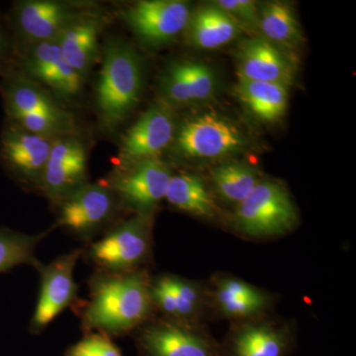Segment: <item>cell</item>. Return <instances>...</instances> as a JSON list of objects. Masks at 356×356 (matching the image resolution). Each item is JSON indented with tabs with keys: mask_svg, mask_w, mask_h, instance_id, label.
<instances>
[{
	"mask_svg": "<svg viewBox=\"0 0 356 356\" xmlns=\"http://www.w3.org/2000/svg\"><path fill=\"white\" fill-rule=\"evenodd\" d=\"M191 13L181 0H140L122 9L120 15L140 41L159 48L186 30Z\"/></svg>",
	"mask_w": 356,
	"mask_h": 356,
	"instance_id": "11",
	"label": "cell"
},
{
	"mask_svg": "<svg viewBox=\"0 0 356 356\" xmlns=\"http://www.w3.org/2000/svg\"><path fill=\"white\" fill-rule=\"evenodd\" d=\"M152 218L135 215L114 225L99 240L83 248L88 261L99 273H126L139 270L152 252Z\"/></svg>",
	"mask_w": 356,
	"mask_h": 356,
	"instance_id": "4",
	"label": "cell"
},
{
	"mask_svg": "<svg viewBox=\"0 0 356 356\" xmlns=\"http://www.w3.org/2000/svg\"><path fill=\"white\" fill-rule=\"evenodd\" d=\"M259 31L262 38L280 47H294L302 39L301 27L290 4L271 1L261 6Z\"/></svg>",
	"mask_w": 356,
	"mask_h": 356,
	"instance_id": "27",
	"label": "cell"
},
{
	"mask_svg": "<svg viewBox=\"0 0 356 356\" xmlns=\"http://www.w3.org/2000/svg\"><path fill=\"white\" fill-rule=\"evenodd\" d=\"M229 14L242 28L252 31L259 30L261 6L254 0H218L213 2Z\"/></svg>",
	"mask_w": 356,
	"mask_h": 356,
	"instance_id": "30",
	"label": "cell"
},
{
	"mask_svg": "<svg viewBox=\"0 0 356 356\" xmlns=\"http://www.w3.org/2000/svg\"><path fill=\"white\" fill-rule=\"evenodd\" d=\"M57 224L81 240L95 238L108 226L119 202L108 185L86 182L57 203Z\"/></svg>",
	"mask_w": 356,
	"mask_h": 356,
	"instance_id": "7",
	"label": "cell"
},
{
	"mask_svg": "<svg viewBox=\"0 0 356 356\" xmlns=\"http://www.w3.org/2000/svg\"><path fill=\"white\" fill-rule=\"evenodd\" d=\"M235 91L243 104L262 121L280 120L286 112L287 86L238 79Z\"/></svg>",
	"mask_w": 356,
	"mask_h": 356,
	"instance_id": "25",
	"label": "cell"
},
{
	"mask_svg": "<svg viewBox=\"0 0 356 356\" xmlns=\"http://www.w3.org/2000/svg\"><path fill=\"white\" fill-rule=\"evenodd\" d=\"M146 271L97 273L91 278L89 300L81 314L86 332L124 336L149 322L154 309Z\"/></svg>",
	"mask_w": 356,
	"mask_h": 356,
	"instance_id": "1",
	"label": "cell"
},
{
	"mask_svg": "<svg viewBox=\"0 0 356 356\" xmlns=\"http://www.w3.org/2000/svg\"><path fill=\"white\" fill-rule=\"evenodd\" d=\"M177 129L172 107L161 100L154 103L122 136L119 168L161 159V154L172 146Z\"/></svg>",
	"mask_w": 356,
	"mask_h": 356,
	"instance_id": "10",
	"label": "cell"
},
{
	"mask_svg": "<svg viewBox=\"0 0 356 356\" xmlns=\"http://www.w3.org/2000/svg\"><path fill=\"white\" fill-rule=\"evenodd\" d=\"M88 181V153L76 135L55 139L39 188L57 203Z\"/></svg>",
	"mask_w": 356,
	"mask_h": 356,
	"instance_id": "14",
	"label": "cell"
},
{
	"mask_svg": "<svg viewBox=\"0 0 356 356\" xmlns=\"http://www.w3.org/2000/svg\"><path fill=\"white\" fill-rule=\"evenodd\" d=\"M139 329L137 343L143 356H219L217 346L191 325L163 320Z\"/></svg>",
	"mask_w": 356,
	"mask_h": 356,
	"instance_id": "15",
	"label": "cell"
},
{
	"mask_svg": "<svg viewBox=\"0 0 356 356\" xmlns=\"http://www.w3.org/2000/svg\"><path fill=\"white\" fill-rule=\"evenodd\" d=\"M211 179L222 200L238 206L252 193L262 178L252 165L228 161L213 168Z\"/></svg>",
	"mask_w": 356,
	"mask_h": 356,
	"instance_id": "26",
	"label": "cell"
},
{
	"mask_svg": "<svg viewBox=\"0 0 356 356\" xmlns=\"http://www.w3.org/2000/svg\"><path fill=\"white\" fill-rule=\"evenodd\" d=\"M247 322L236 327L231 337V356H286L290 336L285 327L254 320Z\"/></svg>",
	"mask_w": 356,
	"mask_h": 356,
	"instance_id": "22",
	"label": "cell"
},
{
	"mask_svg": "<svg viewBox=\"0 0 356 356\" xmlns=\"http://www.w3.org/2000/svg\"><path fill=\"white\" fill-rule=\"evenodd\" d=\"M297 208L280 182L262 179L242 203L236 206L233 226L250 238L285 235L296 227Z\"/></svg>",
	"mask_w": 356,
	"mask_h": 356,
	"instance_id": "3",
	"label": "cell"
},
{
	"mask_svg": "<svg viewBox=\"0 0 356 356\" xmlns=\"http://www.w3.org/2000/svg\"><path fill=\"white\" fill-rule=\"evenodd\" d=\"M165 200L175 209L194 216L213 218L217 214L214 197L202 179L191 173L172 175Z\"/></svg>",
	"mask_w": 356,
	"mask_h": 356,
	"instance_id": "24",
	"label": "cell"
},
{
	"mask_svg": "<svg viewBox=\"0 0 356 356\" xmlns=\"http://www.w3.org/2000/svg\"><path fill=\"white\" fill-rule=\"evenodd\" d=\"M213 300L225 318L245 322L259 318L271 303L266 292L232 276H224L215 282Z\"/></svg>",
	"mask_w": 356,
	"mask_h": 356,
	"instance_id": "21",
	"label": "cell"
},
{
	"mask_svg": "<svg viewBox=\"0 0 356 356\" xmlns=\"http://www.w3.org/2000/svg\"><path fill=\"white\" fill-rule=\"evenodd\" d=\"M242 30L243 28L228 13L211 3L192 11L185 31L192 46L213 50L233 42Z\"/></svg>",
	"mask_w": 356,
	"mask_h": 356,
	"instance_id": "23",
	"label": "cell"
},
{
	"mask_svg": "<svg viewBox=\"0 0 356 356\" xmlns=\"http://www.w3.org/2000/svg\"><path fill=\"white\" fill-rule=\"evenodd\" d=\"M149 293L154 308L161 311L166 320L191 325L202 312V290L193 281L165 274L151 280Z\"/></svg>",
	"mask_w": 356,
	"mask_h": 356,
	"instance_id": "19",
	"label": "cell"
},
{
	"mask_svg": "<svg viewBox=\"0 0 356 356\" xmlns=\"http://www.w3.org/2000/svg\"><path fill=\"white\" fill-rule=\"evenodd\" d=\"M172 147L179 158L211 161L241 153L248 147V140L234 122L209 112L187 118L177 126Z\"/></svg>",
	"mask_w": 356,
	"mask_h": 356,
	"instance_id": "5",
	"label": "cell"
},
{
	"mask_svg": "<svg viewBox=\"0 0 356 356\" xmlns=\"http://www.w3.org/2000/svg\"><path fill=\"white\" fill-rule=\"evenodd\" d=\"M89 4L54 0H24L14 4L9 23L21 48L57 40L67 26L90 11Z\"/></svg>",
	"mask_w": 356,
	"mask_h": 356,
	"instance_id": "6",
	"label": "cell"
},
{
	"mask_svg": "<svg viewBox=\"0 0 356 356\" xmlns=\"http://www.w3.org/2000/svg\"><path fill=\"white\" fill-rule=\"evenodd\" d=\"M54 140L6 120L0 136L2 165L19 184L39 187Z\"/></svg>",
	"mask_w": 356,
	"mask_h": 356,
	"instance_id": "12",
	"label": "cell"
},
{
	"mask_svg": "<svg viewBox=\"0 0 356 356\" xmlns=\"http://www.w3.org/2000/svg\"><path fill=\"white\" fill-rule=\"evenodd\" d=\"M83 254V248H76L54 259L50 264L40 262V292L36 308L30 321V332L38 334L62 314L74 305L79 285L74 280V269Z\"/></svg>",
	"mask_w": 356,
	"mask_h": 356,
	"instance_id": "8",
	"label": "cell"
},
{
	"mask_svg": "<svg viewBox=\"0 0 356 356\" xmlns=\"http://www.w3.org/2000/svg\"><path fill=\"white\" fill-rule=\"evenodd\" d=\"M46 236L47 233L28 235L0 227V274L21 266L36 268L40 261L35 252Z\"/></svg>",
	"mask_w": 356,
	"mask_h": 356,
	"instance_id": "28",
	"label": "cell"
},
{
	"mask_svg": "<svg viewBox=\"0 0 356 356\" xmlns=\"http://www.w3.org/2000/svg\"><path fill=\"white\" fill-rule=\"evenodd\" d=\"M144 86V65L137 50L123 40L107 42L95 86L98 120L105 132H114L130 116Z\"/></svg>",
	"mask_w": 356,
	"mask_h": 356,
	"instance_id": "2",
	"label": "cell"
},
{
	"mask_svg": "<svg viewBox=\"0 0 356 356\" xmlns=\"http://www.w3.org/2000/svg\"><path fill=\"white\" fill-rule=\"evenodd\" d=\"M13 44L6 26L0 19V74L13 67Z\"/></svg>",
	"mask_w": 356,
	"mask_h": 356,
	"instance_id": "31",
	"label": "cell"
},
{
	"mask_svg": "<svg viewBox=\"0 0 356 356\" xmlns=\"http://www.w3.org/2000/svg\"><path fill=\"white\" fill-rule=\"evenodd\" d=\"M238 79L289 86L295 77L294 62L281 47L259 37L242 42L236 53Z\"/></svg>",
	"mask_w": 356,
	"mask_h": 356,
	"instance_id": "16",
	"label": "cell"
},
{
	"mask_svg": "<svg viewBox=\"0 0 356 356\" xmlns=\"http://www.w3.org/2000/svg\"><path fill=\"white\" fill-rule=\"evenodd\" d=\"M103 20L97 13L88 11L67 26L56 40L65 62L84 79L99 57Z\"/></svg>",
	"mask_w": 356,
	"mask_h": 356,
	"instance_id": "20",
	"label": "cell"
},
{
	"mask_svg": "<svg viewBox=\"0 0 356 356\" xmlns=\"http://www.w3.org/2000/svg\"><path fill=\"white\" fill-rule=\"evenodd\" d=\"M161 100L170 106H186L210 100L217 90V77L209 65L195 60H177L168 65L161 79Z\"/></svg>",
	"mask_w": 356,
	"mask_h": 356,
	"instance_id": "17",
	"label": "cell"
},
{
	"mask_svg": "<svg viewBox=\"0 0 356 356\" xmlns=\"http://www.w3.org/2000/svg\"><path fill=\"white\" fill-rule=\"evenodd\" d=\"M0 92L3 98L6 116L17 113L44 114L76 125L74 117L65 111L43 86L13 67L1 74Z\"/></svg>",
	"mask_w": 356,
	"mask_h": 356,
	"instance_id": "18",
	"label": "cell"
},
{
	"mask_svg": "<svg viewBox=\"0 0 356 356\" xmlns=\"http://www.w3.org/2000/svg\"><path fill=\"white\" fill-rule=\"evenodd\" d=\"M15 62L24 76L60 97L72 99L83 89L84 77L65 62L56 40L25 47Z\"/></svg>",
	"mask_w": 356,
	"mask_h": 356,
	"instance_id": "13",
	"label": "cell"
},
{
	"mask_svg": "<svg viewBox=\"0 0 356 356\" xmlns=\"http://www.w3.org/2000/svg\"><path fill=\"white\" fill-rule=\"evenodd\" d=\"M65 356H123L111 337L102 332H88L83 339L70 346Z\"/></svg>",
	"mask_w": 356,
	"mask_h": 356,
	"instance_id": "29",
	"label": "cell"
},
{
	"mask_svg": "<svg viewBox=\"0 0 356 356\" xmlns=\"http://www.w3.org/2000/svg\"><path fill=\"white\" fill-rule=\"evenodd\" d=\"M172 177L170 166L161 159L140 161L119 168L110 178L108 186L119 205L136 215L153 216L154 210L165 198Z\"/></svg>",
	"mask_w": 356,
	"mask_h": 356,
	"instance_id": "9",
	"label": "cell"
}]
</instances>
